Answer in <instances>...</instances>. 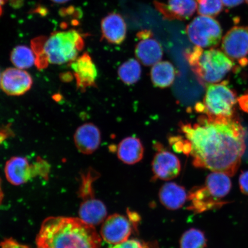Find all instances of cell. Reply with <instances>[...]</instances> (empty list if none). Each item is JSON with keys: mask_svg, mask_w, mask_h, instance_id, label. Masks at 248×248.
<instances>
[{"mask_svg": "<svg viewBox=\"0 0 248 248\" xmlns=\"http://www.w3.org/2000/svg\"><path fill=\"white\" fill-rule=\"evenodd\" d=\"M179 126L191 145L194 167L229 176L235 174L246 150V130L235 116L215 118L204 114L196 123Z\"/></svg>", "mask_w": 248, "mask_h": 248, "instance_id": "obj_1", "label": "cell"}, {"mask_svg": "<svg viewBox=\"0 0 248 248\" xmlns=\"http://www.w3.org/2000/svg\"><path fill=\"white\" fill-rule=\"evenodd\" d=\"M37 248H100L101 238L94 226L79 218L50 217L37 235Z\"/></svg>", "mask_w": 248, "mask_h": 248, "instance_id": "obj_2", "label": "cell"}, {"mask_svg": "<svg viewBox=\"0 0 248 248\" xmlns=\"http://www.w3.org/2000/svg\"><path fill=\"white\" fill-rule=\"evenodd\" d=\"M32 44L35 64L43 69L48 64L70 63L76 60L84 46V40L78 31L71 30L55 32L48 38H37Z\"/></svg>", "mask_w": 248, "mask_h": 248, "instance_id": "obj_3", "label": "cell"}, {"mask_svg": "<svg viewBox=\"0 0 248 248\" xmlns=\"http://www.w3.org/2000/svg\"><path fill=\"white\" fill-rule=\"evenodd\" d=\"M185 57L203 86L221 82L235 67L234 62L218 49L203 50L200 46H195L186 51Z\"/></svg>", "mask_w": 248, "mask_h": 248, "instance_id": "obj_4", "label": "cell"}, {"mask_svg": "<svg viewBox=\"0 0 248 248\" xmlns=\"http://www.w3.org/2000/svg\"><path fill=\"white\" fill-rule=\"evenodd\" d=\"M206 86L203 101L195 105V110L210 117L234 116L238 98L236 93L229 87L228 80Z\"/></svg>", "mask_w": 248, "mask_h": 248, "instance_id": "obj_5", "label": "cell"}, {"mask_svg": "<svg viewBox=\"0 0 248 248\" xmlns=\"http://www.w3.org/2000/svg\"><path fill=\"white\" fill-rule=\"evenodd\" d=\"M186 31L190 41L202 48L217 46L222 39V30L218 21L205 16L194 18Z\"/></svg>", "mask_w": 248, "mask_h": 248, "instance_id": "obj_6", "label": "cell"}, {"mask_svg": "<svg viewBox=\"0 0 248 248\" xmlns=\"http://www.w3.org/2000/svg\"><path fill=\"white\" fill-rule=\"evenodd\" d=\"M222 49L232 61H237L242 66L248 64V27H234L222 40Z\"/></svg>", "mask_w": 248, "mask_h": 248, "instance_id": "obj_7", "label": "cell"}, {"mask_svg": "<svg viewBox=\"0 0 248 248\" xmlns=\"http://www.w3.org/2000/svg\"><path fill=\"white\" fill-rule=\"evenodd\" d=\"M155 147L157 152L152 163L153 180L170 181L177 177L181 170V164L178 157L164 150L159 143Z\"/></svg>", "mask_w": 248, "mask_h": 248, "instance_id": "obj_8", "label": "cell"}, {"mask_svg": "<svg viewBox=\"0 0 248 248\" xmlns=\"http://www.w3.org/2000/svg\"><path fill=\"white\" fill-rule=\"evenodd\" d=\"M131 232V222L119 214H114L105 219L101 229L102 239L114 246L128 240Z\"/></svg>", "mask_w": 248, "mask_h": 248, "instance_id": "obj_9", "label": "cell"}, {"mask_svg": "<svg viewBox=\"0 0 248 248\" xmlns=\"http://www.w3.org/2000/svg\"><path fill=\"white\" fill-rule=\"evenodd\" d=\"M32 77L27 71L17 68H8L1 74L0 88L6 94L20 96L32 88Z\"/></svg>", "mask_w": 248, "mask_h": 248, "instance_id": "obj_10", "label": "cell"}, {"mask_svg": "<svg viewBox=\"0 0 248 248\" xmlns=\"http://www.w3.org/2000/svg\"><path fill=\"white\" fill-rule=\"evenodd\" d=\"M154 3L163 17L169 20H188L197 9V0H168L167 4L157 1Z\"/></svg>", "mask_w": 248, "mask_h": 248, "instance_id": "obj_11", "label": "cell"}, {"mask_svg": "<svg viewBox=\"0 0 248 248\" xmlns=\"http://www.w3.org/2000/svg\"><path fill=\"white\" fill-rule=\"evenodd\" d=\"M74 71L78 88L85 91L89 87L96 86L98 71L92 58L88 53L83 54L70 63Z\"/></svg>", "mask_w": 248, "mask_h": 248, "instance_id": "obj_12", "label": "cell"}, {"mask_svg": "<svg viewBox=\"0 0 248 248\" xmlns=\"http://www.w3.org/2000/svg\"><path fill=\"white\" fill-rule=\"evenodd\" d=\"M5 173L8 181L15 186L26 184L37 175L34 165H31L27 158L21 156L12 157L8 160Z\"/></svg>", "mask_w": 248, "mask_h": 248, "instance_id": "obj_13", "label": "cell"}, {"mask_svg": "<svg viewBox=\"0 0 248 248\" xmlns=\"http://www.w3.org/2000/svg\"><path fill=\"white\" fill-rule=\"evenodd\" d=\"M102 39L110 44L120 45L125 41L127 26L123 17L119 14L112 12L101 21Z\"/></svg>", "mask_w": 248, "mask_h": 248, "instance_id": "obj_14", "label": "cell"}, {"mask_svg": "<svg viewBox=\"0 0 248 248\" xmlns=\"http://www.w3.org/2000/svg\"><path fill=\"white\" fill-rule=\"evenodd\" d=\"M101 140L100 129L92 123L80 126L74 136V142L78 150L85 155L94 153L100 146Z\"/></svg>", "mask_w": 248, "mask_h": 248, "instance_id": "obj_15", "label": "cell"}, {"mask_svg": "<svg viewBox=\"0 0 248 248\" xmlns=\"http://www.w3.org/2000/svg\"><path fill=\"white\" fill-rule=\"evenodd\" d=\"M188 200L190 202L188 209L198 214L219 209L228 203L213 197L204 186L192 189L188 194Z\"/></svg>", "mask_w": 248, "mask_h": 248, "instance_id": "obj_16", "label": "cell"}, {"mask_svg": "<svg viewBox=\"0 0 248 248\" xmlns=\"http://www.w3.org/2000/svg\"><path fill=\"white\" fill-rule=\"evenodd\" d=\"M135 55L142 64L150 66L162 60L163 49L160 43L153 36L140 40L136 46Z\"/></svg>", "mask_w": 248, "mask_h": 248, "instance_id": "obj_17", "label": "cell"}, {"mask_svg": "<svg viewBox=\"0 0 248 248\" xmlns=\"http://www.w3.org/2000/svg\"><path fill=\"white\" fill-rule=\"evenodd\" d=\"M161 203L170 210H178L184 205L188 200L186 189L175 183H167L160 188L159 193Z\"/></svg>", "mask_w": 248, "mask_h": 248, "instance_id": "obj_18", "label": "cell"}, {"mask_svg": "<svg viewBox=\"0 0 248 248\" xmlns=\"http://www.w3.org/2000/svg\"><path fill=\"white\" fill-rule=\"evenodd\" d=\"M107 209L102 201L95 199L83 201L79 209V218L93 226L101 224L106 219Z\"/></svg>", "mask_w": 248, "mask_h": 248, "instance_id": "obj_19", "label": "cell"}, {"mask_svg": "<svg viewBox=\"0 0 248 248\" xmlns=\"http://www.w3.org/2000/svg\"><path fill=\"white\" fill-rule=\"evenodd\" d=\"M144 152V147L140 140L135 137L123 139L117 147L119 159L129 165L140 162L143 157Z\"/></svg>", "mask_w": 248, "mask_h": 248, "instance_id": "obj_20", "label": "cell"}, {"mask_svg": "<svg viewBox=\"0 0 248 248\" xmlns=\"http://www.w3.org/2000/svg\"><path fill=\"white\" fill-rule=\"evenodd\" d=\"M204 186L213 197L224 201L223 199L231 190L232 182L229 176L225 173L213 172L207 176Z\"/></svg>", "mask_w": 248, "mask_h": 248, "instance_id": "obj_21", "label": "cell"}, {"mask_svg": "<svg viewBox=\"0 0 248 248\" xmlns=\"http://www.w3.org/2000/svg\"><path fill=\"white\" fill-rule=\"evenodd\" d=\"M175 67L169 61H160L154 65L151 71V78L153 84L159 88H166L171 86L175 79Z\"/></svg>", "mask_w": 248, "mask_h": 248, "instance_id": "obj_22", "label": "cell"}, {"mask_svg": "<svg viewBox=\"0 0 248 248\" xmlns=\"http://www.w3.org/2000/svg\"><path fill=\"white\" fill-rule=\"evenodd\" d=\"M11 61L17 69H27L35 64L36 56L32 49L25 46H19L12 51Z\"/></svg>", "mask_w": 248, "mask_h": 248, "instance_id": "obj_23", "label": "cell"}, {"mask_svg": "<svg viewBox=\"0 0 248 248\" xmlns=\"http://www.w3.org/2000/svg\"><path fill=\"white\" fill-rule=\"evenodd\" d=\"M118 75L125 84H135L139 81L141 77L140 64L134 59H130L121 65L118 70Z\"/></svg>", "mask_w": 248, "mask_h": 248, "instance_id": "obj_24", "label": "cell"}, {"mask_svg": "<svg viewBox=\"0 0 248 248\" xmlns=\"http://www.w3.org/2000/svg\"><path fill=\"white\" fill-rule=\"evenodd\" d=\"M207 239L202 231L192 228L185 232L180 240V248H206Z\"/></svg>", "mask_w": 248, "mask_h": 248, "instance_id": "obj_25", "label": "cell"}, {"mask_svg": "<svg viewBox=\"0 0 248 248\" xmlns=\"http://www.w3.org/2000/svg\"><path fill=\"white\" fill-rule=\"evenodd\" d=\"M198 13L201 16L216 17L222 11L221 0H197Z\"/></svg>", "mask_w": 248, "mask_h": 248, "instance_id": "obj_26", "label": "cell"}, {"mask_svg": "<svg viewBox=\"0 0 248 248\" xmlns=\"http://www.w3.org/2000/svg\"><path fill=\"white\" fill-rule=\"evenodd\" d=\"M97 178V174L89 172L82 178L81 186L79 190V196L83 201L95 198L92 187L93 183Z\"/></svg>", "mask_w": 248, "mask_h": 248, "instance_id": "obj_27", "label": "cell"}, {"mask_svg": "<svg viewBox=\"0 0 248 248\" xmlns=\"http://www.w3.org/2000/svg\"><path fill=\"white\" fill-rule=\"evenodd\" d=\"M109 248H151L146 243L136 239L128 240Z\"/></svg>", "mask_w": 248, "mask_h": 248, "instance_id": "obj_28", "label": "cell"}, {"mask_svg": "<svg viewBox=\"0 0 248 248\" xmlns=\"http://www.w3.org/2000/svg\"><path fill=\"white\" fill-rule=\"evenodd\" d=\"M239 185L242 193L248 195V170L241 173L239 178Z\"/></svg>", "mask_w": 248, "mask_h": 248, "instance_id": "obj_29", "label": "cell"}, {"mask_svg": "<svg viewBox=\"0 0 248 248\" xmlns=\"http://www.w3.org/2000/svg\"><path fill=\"white\" fill-rule=\"evenodd\" d=\"M241 109L248 113V92L237 98Z\"/></svg>", "mask_w": 248, "mask_h": 248, "instance_id": "obj_30", "label": "cell"}, {"mask_svg": "<svg viewBox=\"0 0 248 248\" xmlns=\"http://www.w3.org/2000/svg\"><path fill=\"white\" fill-rule=\"evenodd\" d=\"M221 1L226 7L232 8L240 5L243 2L244 0H221Z\"/></svg>", "mask_w": 248, "mask_h": 248, "instance_id": "obj_31", "label": "cell"}, {"mask_svg": "<svg viewBox=\"0 0 248 248\" xmlns=\"http://www.w3.org/2000/svg\"><path fill=\"white\" fill-rule=\"evenodd\" d=\"M2 248H24V246L15 243L14 241L8 240L1 244Z\"/></svg>", "mask_w": 248, "mask_h": 248, "instance_id": "obj_32", "label": "cell"}, {"mask_svg": "<svg viewBox=\"0 0 248 248\" xmlns=\"http://www.w3.org/2000/svg\"><path fill=\"white\" fill-rule=\"evenodd\" d=\"M128 215L130 221L134 223V224L135 223H138V221H139L140 219V217L139 216L138 213L131 212V211H128Z\"/></svg>", "mask_w": 248, "mask_h": 248, "instance_id": "obj_33", "label": "cell"}, {"mask_svg": "<svg viewBox=\"0 0 248 248\" xmlns=\"http://www.w3.org/2000/svg\"><path fill=\"white\" fill-rule=\"evenodd\" d=\"M3 198H4V194L2 190L1 180H0V204L2 203Z\"/></svg>", "mask_w": 248, "mask_h": 248, "instance_id": "obj_34", "label": "cell"}, {"mask_svg": "<svg viewBox=\"0 0 248 248\" xmlns=\"http://www.w3.org/2000/svg\"><path fill=\"white\" fill-rule=\"evenodd\" d=\"M7 1V0H0V16H1L2 14L3 5L5 4V3Z\"/></svg>", "mask_w": 248, "mask_h": 248, "instance_id": "obj_35", "label": "cell"}, {"mask_svg": "<svg viewBox=\"0 0 248 248\" xmlns=\"http://www.w3.org/2000/svg\"><path fill=\"white\" fill-rule=\"evenodd\" d=\"M51 1L58 3V4H63V3L67 2L70 1V0H51Z\"/></svg>", "mask_w": 248, "mask_h": 248, "instance_id": "obj_36", "label": "cell"}, {"mask_svg": "<svg viewBox=\"0 0 248 248\" xmlns=\"http://www.w3.org/2000/svg\"><path fill=\"white\" fill-rule=\"evenodd\" d=\"M246 134H247V135L248 136V135H247V132H246ZM246 141H247V142H246V144H247V143L248 144V139L246 138ZM247 156L248 157V150H247Z\"/></svg>", "mask_w": 248, "mask_h": 248, "instance_id": "obj_37", "label": "cell"}, {"mask_svg": "<svg viewBox=\"0 0 248 248\" xmlns=\"http://www.w3.org/2000/svg\"><path fill=\"white\" fill-rule=\"evenodd\" d=\"M246 1L247 2V4H248V0H246Z\"/></svg>", "mask_w": 248, "mask_h": 248, "instance_id": "obj_38", "label": "cell"}, {"mask_svg": "<svg viewBox=\"0 0 248 248\" xmlns=\"http://www.w3.org/2000/svg\"><path fill=\"white\" fill-rule=\"evenodd\" d=\"M1 74H0V79H1Z\"/></svg>", "mask_w": 248, "mask_h": 248, "instance_id": "obj_39", "label": "cell"}]
</instances>
